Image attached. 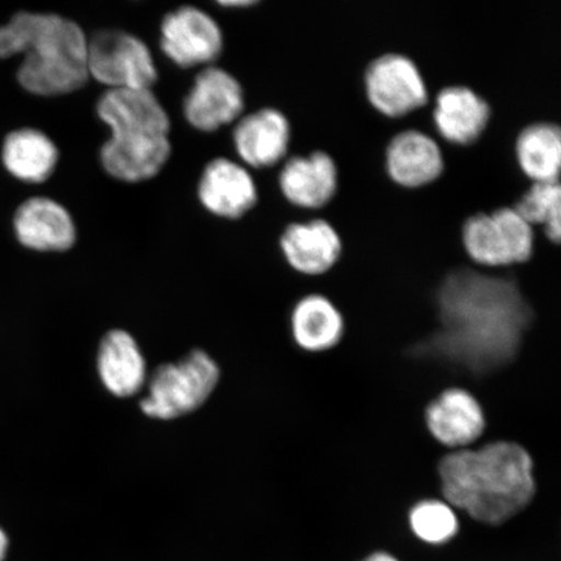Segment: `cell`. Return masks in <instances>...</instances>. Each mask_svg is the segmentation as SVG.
I'll return each instance as SVG.
<instances>
[{
	"label": "cell",
	"mask_w": 561,
	"mask_h": 561,
	"mask_svg": "<svg viewBox=\"0 0 561 561\" xmlns=\"http://www.w3.org/2000/svg\"><path fill=\"white\" fill-rule=\"evenodd\" d=\"M438 477L442 500L488 528L515 520L537 495L535 461L510 440L448 451L439 461Z\"/></svg>",
	"instance_id": "obj_1"
},
{
	"label": "cell",
	"mask_w": 561,
	"mask_h": 561,
	"mask_svg": "<svg viewBox=\"0 0 561 561\" xmlns=\"http://www.w3.org/2000/svg\"><path fill=\"white\" fill-rule=\"evenodd\" d=\"M21 54L18 80L32 94L75 93L90 79L88 37L72 20L53 13H16L0 26V59Z\"/></svg>",
	"instance_id": "obj_2"
},
{
	"label": "cell",
	"mask_w": 561,
	"mask_h": 561,
	"mask_svg": "<svg viewBox=\"0 0 561 561\" xmlns=\"http://www.w3.org/2000/svg\"><path fill=\"white\" fill-rule=\"evenodd\" d=\"M220 381V368L206 351L194 350L178 363L161 364L147 380L140 410L147 417L170 421L192 413Z\"/></svg>",
	"instance_id": "obj_3"
},
{
	"label": "cell",
	"mask_w": 561,
	"mask_h": 561,
	"mask_svg": "<svg viewBox=\"0 0 561 561\" xmlns=\"http://www.w3.org/2000/svg\"><path fill=\"white\" fill-rule=\"evenodd\" d=\"M461 243L477 268L500 271L523 265L535 255V228L515 207L469 216L462 224Z\"/></svg>",
	"instance_id": "obj_4"
},
{
	"label": "cell",
	"mask_w": 561,
	"mask_h": 561,
	"mask_svg": "<svg viewBox=\"0 0 561 561\" xmlns=\"http://www.w3.org/2000/svg\"><path fill=\"white\" fill-rule=\"evenodd\" d=\"M88 72L108 90L151 89L158 81L150 48L123 31H102L88 38Z\"/></svg>",
	"instance_id": "obj_5"
},
{
	"label": "cell",
	"mask_w": 561,
	"mask_h": 561,
	"mask_svg": "<svg viewBox=\"0 0 561 561\" xmlns=\"http://www.w3.org/2000/svg\"><path fill=\"white\" fill-rule=\"evenodd\" d=\"M367 100L380 114L398 118L424 107L430 91L415 61L399 53H386L369 62L364 75Z\"/></svg>",
	"instance_id": "obj_6"
},
{
	"label": "cell",
	"mask_w": 561,
	"mask_h": 561,
	"mask_svg": "<svg viewBox=\"0 0 561 561\" xmlns=\"http://www.w3.org/2000/svg\"><path fill=\"white\" fill-rule=\"evenodd\" d=\"M222 46L220 26L196 7H181L161 23V50L181 68L213 65Z\"/></svg>",
	"instance_id": "obj_7"
},
{
	"label": "cell",
	"mask_w": 561,
	"mask_h": 561,
	"mask_svg": "<svg viewBox=\"0 0 561 561\" xmlns=\"http://www.w3.org/2000/svg\"><path fill=\"white\" fill-rule=\"evenodd\" d=\"M425 425L439 446L455 451L481 444L486 417L471 391L448 388L426 405Z\"/></svg>",
	"instance_id": "obj_8"
},
{
	"label": "cell",
	"mask_w": 561,
	"mask_h": 561,
	"mask_svg": "<svg viewBox=\"0 0 561 561\" xmlns=\"http://www.w3.org/2000/svg\"><path fill=\"white\" fill-rule=\"evenodd\" d=\"M243 108L241 83L227 70L217 67H207L195 77L184 103L188 124L207 133L236 122Z\"/></svg>",
	"instance_id": "obj_9"
},
{
	"label": "cell",
	"mask_w": 561,
	"mask_h": 561,
	"mask_svg": "<svg viewBox=\"0 0 561 561\" xmlns=\"http://www.w3.org/2000/svg\"><path fill=\"white\" fill-rule=\"evenodd\" d=\"M96 112L112 136H170V116L151 89L107 90Z\"/></svg>",
	"instance_id": "obj_10"
},
{
	"label": "cell",
	"mask_w": 561,
	"mask_h": 561,
	"mask_svg": "<svg viewBox=\"0 0 561 561\" xmlns=\"http://www.w3.org/2000/svg\"><path fill=\"white\" fill-rule=\"evenodd\" d=\"M279 244L291 270L308 278L328 276L343 254L339 231L324 219L290 224L280 236Z\"/></svg>",
	"instance_id": "obj_11"
},
{
	"label": "cell",
	"mask_w": 561,
	"mask_h": 561,
	"mask_svg": "<svg viewBox=\"0 0 561 561\" xmlns=\"http://www.w3.org/2000/svg\"><path fill=\"white\" fill-rule=\"evenodd\" d=\"M385 168L397 185L417 188L432 184L445 171V158L436 139L409 129L397 133L385 151Z\"/></svg>",
	"instance_id": "obj_12"
},
{
	"label": "cell",
	"mask_w": 561,
	"mask_h": 561,
	"mask_svg": "<svg viewBox=\"0 0 561 561\" xmlns=\"http://www.w3.org/2000/svg\"><path fill=\"white\" fill-rule=\"evenodd\" d=\"M13 228L19 242L34 251H67L77 240L72 216L47 196H34L21 203L13 216Z\"/></svg>",
	"instance_id": "obj_13"
},
{
	"label": "cell",
	"mask_w": 561,
	"mask_h": 561,
	"mask_svg": "<svg viewBox=\"0 0 561 561\" xmlns=\"http://www.w3.org/2000/svg\"><path fill=\"white\" fill-rule=\"evenodd\" d=\"M279 188L291 205L318 209L339 191V167L327 151H313L286 161L279 173Z\"/></svg>",
	"instance_id": "obj_14"
},
{
	"label": "cell",
	"mask_w": 561,
	"mask_h": 561,
	"mask_svg": "<svg viewBox=\"0 0 561 561\" xmlns=\"http://www.w3.org/2000/svg\"><path fill=\"white\" fill-rule=\"evenodd\" d=\"M198 195L210 214L224 219H240L254 208L257 188L245 168L226 158L210 161L203 172Z\"/></svg>",
	"instance_id": "obj_15"
},
{
	"label": "cell",
	"mask_w": 561,
	"mask_h": 561,
	"mask_svg": "<svg viewBox=\"0 0 561 561\" xmlns=\"http://www.w3.org/2000/svg\"><path fill=\"white\" fill-rule=\"evenodd\" d=\"M233 139L238 156L245 164L270 168L286 157L291 140V126L283 112L263 108L238 122Z\"/></svg>",
	"instance_id": "obj_16"
},
{
	"label": "cell",
	"mask_w": 561,
	"mask_h": 561,
	"mask_svg": "<svg viewBox=\"0 0 561 561\" xmlns=\"http://www.w3.org/2000/svg\"><path fill=\"white\" fill-rule=\"evenodd\" d=\"M96 370L104 389L117 398H130L145 388L147 363L135 336L114 329L103 336L96 355Z\"/></svg>",
	"instance_id": "obj_17"
},
{
	"label": "cell",
	"mask_w": 561,
	"mask_h": 561,
	"mask_svg": "<svg viewBox=\"0 0 561 561\" xmlns=\"http://www.w3.org/2000/svg\"><path fill=\"white\" fill-rule=\"evenodd\" d=\"M490 104L465 85L446 87L438 91L433 121L439 136L453 145L476 142L488 128Z\"/></svg>",
	"instance_id": "obj_18"
},
{
	"label": "cell",
	"mask_w": 561,
	"mask_h": 561,
	"mask_svg": "<svg viewBox=\"0 0 561 561\" xmlns=\"http://www.w3.org/2000/svg\"><path fill=\"white\" fill-rule=\"evenodd\" d=\"M290 335L300 351L324 354L340 345L345 319L331 298L310 293L294 304L289 316Z\"/></svg>",
	"instance_id": "obj_19"
},
{
	"label": "cell",
	"mask_w": 561,
	"mask_h": 561,
	"mask_svg": "<svg viewBox=\"0 0 561 561\" xmlns=\"http://www.w3.org/2000/svg\"><path fill=\"white\" fill-rule=\"evenodd\" d=\"M168 137L135 136L111 138L102 146V165L112 178L140 182L156 178L170 159Z\"/></svg>",
	"instance_id": "obj_20"
},
{
	"label": "cell",
	"mask_w": 561,
	"mask_h": 561,
	"mask_svg": "<svg viewBox=\"0 0 561 561\" xmlns=\"http://www.w3.org/2000/svg\"><path fill=\"white\" fill-rule=\"evenodd\" d=\"M2 160L13 178L27 184H41L51 178L58 164L59 151L45 133L23 128L5 137Z\"/></svg>",
	"instance_id": "obj_21"
},
{
	"label": "cell",
	"mask_w": 561,
	"mask_h": 561,
	"mask_svg": "<svg viewBox=\"0 0 561 561\" xmlns=\"http://www.w3.org/2000/svg\"><path fill=\"white\" fill-rule=\"evenodd\" d=\"M518 167L533 182L559 181L561 131L557 124L537 122L526 125L515 142Z\"/></svg>",
	"instance_id": "obj_22"
},
{
	"label": "cell",
	"mask_w": 561,
	"mask_h": 561,
	"mask_svg": "<svg viewBox=\"0 0 561 561\" xmlns=\"http://www.w3.org/2000/svg\"><path fill=\"white\" fill-rule=\"evenodd\" d=\"M407 523L413 536L434 546L453 541L461 528L458 511L442 497H427L417 502L410 510Z\"/></svg>",
	"instance_id": "obj_23"
},
{
	"label": "cell",
	"mask_w": 561,
	"mask_h": 561,
	"mask_svg": "<svg viewBox=\"0 0 561 561\" xmlns=\"http://www.w3.org/2000/svg\"><path fill=\"white\" fill-rule=\"evenodd\" d=\"M533 228L542 226L547 240L559 244L561 238V187L559 181L533 182L514 206Z\"/></svg>",
	"instance_id": "obj_24"
},
{
	"label": "cell",
	"mask_w": 561,
	"mask_h": 561,
	"mask_svg": "<svg viewBox=\"0 0 561 561\" xmlns=\"http://www.w3.org/2000/svg\"><path fill=\"white\" fill-rule=\"evenodd\" d=\"M363 561H399L394 557L390 556L388 552L378 551L375 553H371L367 559H364Z\"/></svg>",
	"instance_id": "obj_25"
},
{
	"label": "cell",
	"mask_w": 561,
	"mask_h": 561,
	"mask_svg": "<svg viewBox=\"0 0 561 561\" xmlns=\"http://www.w3.org/2000/svg\"><path fill=\"white\" fill-rule=\"evenodd\" d=\"M9 551V537L0 529V561H3Z\"/></svg>",
	"instance_id": "obj_26"
},
{
	"label": "cell",
	"mask_w": 561,
	"mask_h": 561,
	"mask_svg": "<svg viewBox=\"0 0 561 561\" xmlns=\"http://www.w3.org/2000/svg\"><path fill=\"white\" fill-rule=\"evenodd\" d=\"M256 2H249V0H237V2H233V0H228V2H220L224 7H250L252 4H255Z\"/></svg>",
	"instance_id": "obj_27"
}]
</instances>
